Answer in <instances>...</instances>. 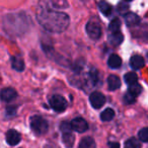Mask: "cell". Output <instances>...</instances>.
<instances>
[{"instance_id": "cell-1", "label": "cell", "mask_w": 148, "mask_h": 148, "mask_svg": "<svg viewBox=\"0 0 148 148\" xmlns=\"http://www.w3.org/2000/svg\"><path fill=\"white\" fill-rule=\"evenodd\" d=\"M37 19L44 29L52 33H62L70 23L69 16L66 13L53 9L44 0L40 1L37 8Z\"/></svg>"}, {"instance_id": "cell-2", "label": "cell", "mask_w": 148, "mask_h": 148, "mask_svg": "<svg viewBox=\"0 0 148 148\" xmlns=\"http://www.w3.org/2000/svg\"><path fill=\"white\" fill-rule=\"evenodd\" d=\"M31 128L37 135H43L47 133L49 124L41 116H34L31 119Z\"/></svg>"}, {"instance_id": "cell-3", "label": "cell", "mask_w": 148, "mask_h": 148, "mask_svg": "<svg viewBox=\"0 0 148 148\" xmlns=\"http://www.w3.org/2000/svg\"><path fill=\"white\" fill-rule=\"evenodd\" d=\"M86 33L92 40H99L101 36V27L97 21H90L86 25Z\"/></svg>"}, {"instance_id": "cell-4", "label": "cell", "mask_w": 148, "mask_h": 148, "mask_svg": "<svg viewBox=\"0 0 148 148\" xmlns=\"http://www.w3.org/2000/svg\"><path fill=\"white\" fill-rule=\"evenodd\" d=\"M50 105H51L52 109L54 111L61 113V112L65 111L66 108H67V101L62 95H55L50 99Z\"/></svg>"}, {"instance_id": "cell-5", "label": "cell", "mask_w": 148, "mask_h": 148, "mask_svg": "<svg viewBox=\"0 0 148 148\" xmlns=\"http://www.w3.org/2000/svg\"><path fill=\"white\" fill-rule=\"evenodd\" d=\"M89 101L90 103L95 109H101L106 103V97L101 92L99 91H95L90 95L89 97Z\"/></svg>"}, {"instance_id": "cell-6", "label": "cell", "mask_w": 148, "mask_h": 148, "mask_svg": "<svg viewBox=\"0 0 148 148\" xmlns=\"http://www.w3.org/2000/svg\"><path fill=\"white\" fill-rule=\"evenodd\" d=\"M72 129L74 131L78 132V133H83L88 129V125H87V122L85 121L83 118H75V119L72 120L71 122Z\"/></svg>"}, {"instance_id": "cell-7", "label": "cell", "mask_w": 148, "mask_h": 148, "mask_svg": "<svg viewBox=\"0 0 148 148\" xmlns=\"http://www.w3.org/2000/svg\"><path fill=\"white\" fill-rule=\"evenodd\" d=\"M21 136L17 131H15V130H13V129L7 131L6 141L9 145H11V146L16 145V144H18L19 142H21Z\"/></svg>"}, {"instance_id": "cell-8", "label": "cell", "mask_w": 148, "mask_h": 148, "mask_svg": "<svg viewBox=\"0 0 148 148\" xmlns=\"http://www.w3.org/2000/svg\"><path fill=\"white\" fill-rule=\"evenodd\" d=\"M16 91L13 88H10V87H6L1 91V99L4 101H11L16 97Z\"/></svg>"}, {"instance_id": "cell-9", "label": "cell", "mask_w": 148, "mask_h": 148, "mask_svg": "<svg viewBox=\"0 0 148 148\" xmlns=\"http://www.w3.org/2000/svg\"><path fill=\"white\" fill-rule=\"evenodd\" d=\"M144 63H145V61H144L143 57L139 55L132 56L131 59H130V66L134 70H138L140 68H142L144 66Z\"/></svg>"}, {"instance_id": "cell-10", "label": "cell", "mask_w": 148, "mask_h": 148, "mask_svg": "<svg viewBox=\"0 0 148 148\" xmlns=\"http://www.w3.org/2000/svg\"><path fill=\"white\" fill-rule=\"evenodd\" d=\"M108 64L111 68L113 69H117V68H120L122 65V59L120 58V56H118L117 54H112L109 57V60H108Z\"/></svg>"}, {"instance_id": "cell-11", "label": "cell", "mask_w": 148, "mask_h": 148, "mask_svg": "<svg viewBox=\"0 0 148 148\" xmlns=\"http://www.w3.org/2000/svg\"><path fill=\"white\" fill-rule=\"evenodd\" d=\"M108 85L111 90H116L121 86V80L117 75H110L108 78Z\"/></svg>"}, {"instance_id": "cell-12", "label": "cell", "mask_w": 148, "mask_h": 148, "mask_svg": "<svg viewBox=\"0 0 148 148\" xmlns=\"http://www.w3.org/2000/svg\"><path fill=\"white\" fill-rule=\"evenodd\" d=\"M124 36L122 35V33L117 32V33H112L109 36V42L112 46H119L120 44L123 42Z\"/></svg>"}, {"instance_id": "cell-13", "label": "cell", "mask_w": 148, "mask_h": 148, "mask_svg": "<svg viewBox=\"0 0 148 148\" xmlns=\"http://www.w3.org/2000/svg\"><path fill=\"white\" fill-rule=\"evenodd\" d=\"M125 21L128 25H137L140 23V18L137 14L133 12H128L125 14Z\"/></svg>"}, {"instance_id": "cell-14", "label": "cell", "mask_w": 148, "mask_h": 148, "mask_svg": "<svg viewBox=\"0 0 148 148\" xmlns=\"http://www.w3.org/2000/svg\"><path fill=\"white\" fill-rule=\"evenodd\" d=\"M11 65H12L13 69H15L16 71L21 72L25 69V62L21 58L17 57V56L11 58Z\"/></svg>"}, {"instance_id": "cell-15", "label": "cell", "mask_w": 148, "mask_h": 148, "mask_svg": "<svg viewBox=\"0 0 148 148\" xmlns=\"http://www.w3.org/2000/svg\"><path fill=\"white\" fill-rule=\"evenodd\" d=\"M62 141H63L64 145L67 148H71L72 146L74 145V141H75V137L74 135L69 132V133H63V136H62Z\"/></svg>"}, {"instance_id": "cell-16", "label": "cell", "mask_w": 148, "mask_h": 148, "mask_svg": "<svg viewBox=\"0 0 148 148\" xmlns=\"http://www.w3.org/2000/svg\"><path fill=\"white\" fill-rule=\"evenodd\" d=\"M78 148H95V142L91 137H84L81 139Z\"/></svg>"}, {"instance_id": "cell-17", "label": "cell", "mask_w": 148, "mask_h": 148, "mask_svg": "<svg viewBox=\"0 0 148 148\" xmlns=\"http://www.w3.org/2000/svg\"><path fill=\"white\" fill-rule=\"evenodd\" d=\"M99 10H101V12L103 13V14L107 15V16H109V15L112 13V6L110 3L107 2V1H103V0L99 1Z\"/></svg>"}, {"instance_id": "cell-18", "label": "cell", "mask_w": 148, "mask_h": 148, "mask_svg": "<svg viewBox=\"0 0 148 148\" xmlns=\"http://www.w3.org/2000/svg\"><path fill=\"white\" fill-rule=\"evenodd\" d=\"M114 117H115V111H114L113 109H111V108L106 109L105 111L101 114V121H103V122L111 121V120L114 119Z\"/></svg>"}, {"instance_id": "cell-19", "label": "cell", "mask_w": 148, "mask_h": 148, "mask_svg": "<svg viewBox=\"0 0 148 148\" xmlns=\"http://www.w3.org/2000/svg\"><path fill=\"white\" fill-rule=\"evenodd\" d=\"M124 79H125V82L127 83L128 85H134L137 83L138 81V77L137 75H136V73H134V72H129V73H127L124 76Z\"/></svg>"}, {"instance_id": "cell-20", "label": "cell", "mask_w": 148, "mask_h": 148, "mask_svg": "<svg viewBox=\"0 0 148 148\" xmlns=\"http://www.w3.org/2000/svg\"><path fill=\"white\" fill-rule=\"evenodd\" d=\"M124 148H141V144H140V142L136 138L132 137L125 142Z\"/></svg>"}, {"instance_id": "cell-21", "label": "cell", "mask_w": 148, "mask_h": 148, "mask_svg": "<svg viewBox=\"0 0 148 148\" xmlns=\"http://www.w3.org/2000/svg\"><path fill=\"white\" fill-rule=\"evenodd\" d=\"M120 27H121V21H120L119 18H114L109 25V29L111 31V33L120 32Z\"/></svg>"}, {"instance_id": "cell-22", "label": "cell", "mask_w": 148, "mask_h": 148, "mask_svg": "<svg viewBox=\"0 0 148 148\" xmlns=\"http://www.w3.org/2000/svg\"><path fill=\"white\" fill-rule=\"evenodd\" d=\"M129 92L132 93V95H134V97H138V95H140V93L142 92V87L140 84H138V83H136V84L134 85H130L129 87Z\"/></svg>"}, {"instance_id": "cell-23", "label": "cell", "mask_w": 148, "mask_h": 148, "mask_svg": "<svg viewBox=\"0 0 148 148\" xmlns=\"http://www.w3.org/2000/svg\"><path fill=\"white\" fill-rule=\"evenodd\" d=\"M51 3L57 8H66L68 6L67 0H51Z\"/></svg>"}, {"instance_id": "cell-24", "label": "cell", "mask_w": 148, "mask_h": 148, "mask_svg": "<svg viewBox=\"0 0 148 148\" xmlns=\"http://www.w3.org/2000/svg\"><path fill=\"white\" fill-rule=\"evenodd\" d=\"M138 137L141 141L148 142V128H143L138 133Z\"/></svg>"}, {"instance_id": "cell-25", "label": "cell", "mask_w": 148, "mask_h": 148, "mask_svg": "<svg viewBox=\"0 0 148 148\" xmlns=\"http://www.w3.org/2000/svg\"><path fill=\"white\" fill-rule=\"evenodd\" d=\"M135 97H134L132 93H130L129 91H128V92L124 95V101H125L127 105H132V103H135Z\"/></svg>"}, {"instance_id": "cell-26", "label": "cell", "mask_w": 148, "mask_h": 148, "mask_svg": "<svg viewBox=\"0 0 148 148\" xmlns=\"http://www.w3.org/2000/svg\"><path fill=\"white\" fill-rule=\"evenodd\" d=\"M60 129L63 133H69L70 131L72 130V126L71 123H68V122H63L60 126Z\"/></svg>"}, {"instance_id": "cell-27", "label": "cell", "mask_w": 148, "mask_h": 148, "mask_svg": "<svg viewBox=\"0 0 148 148\" xmlns=\"http://www.w3.org/2000/svg\"><path fill=\"white\" fill-rule=\"evenodd\" d=\"M89 76H90L92 82L95 84V83L97 82V80H99V72H97V70L92 68V69L90 70V72H89Z\"/></svg>"}, {"instance_id": "cell-28", "label": "cell", "mask_w": 148, "mask_h": 148, "mask_svg": "<svg viewBox=\"0 0 148 148\" xmlns=\"http://www.w3.org/2000/svg\"><path fill=\"white\" fill-rule=\"evenodd\" d=\"M15 114V110L12 108H7V115H14Z\"/></svg>"}, {"instance_id": "cell-29", "label": "cell", "mask_w": 148, "mask_h": 148, "mask_svg": "<svg viewBox=\"0 0 148 148\" xmlns=\"http://www.w3.org/2000/svg\"><path fill=\"white\" fill-rule=\"evenodd\" d=\"M110 148H120V144L117 143V142H116V143H112Z\"/></svg>"}, {"instance_id": "cell-30", "label": "cell", "mask_w": 148, "mask_h": 148, "mask_svg": "<svg viewBox=\"0 0 148 148\" xmlns=\"http://www.w3.org/2000/svg\"><path fill=\"white\" fill-rule=\"evenodd\" d=\"M46 148H53V147H51V146H47Z\"/></svg>"}, {"instance_id": "cell-31", "label": "cell", "mask_w": 148, "mask_h": 148, "mask_svg": "<svg viewBox=\"0 0 148 148\" xmlns=\"http://www.w3.org/2000/svg\"><path fill=\"white\" fill-rule=\"evenodd\" d=\"M126 1H132V0H126Z\"/></svg>"}]
</instances>
